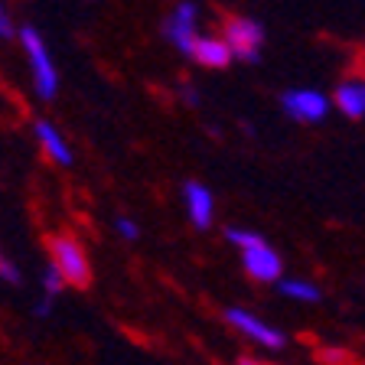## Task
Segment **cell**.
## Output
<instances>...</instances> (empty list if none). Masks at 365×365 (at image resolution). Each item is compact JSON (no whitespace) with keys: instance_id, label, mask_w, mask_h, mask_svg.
Listing matches in <instances>:
<instances>
[{"instance_id":"obj_3","label":"cell","mask_w":365,"mask_h":365,"mask_svg":"<svg viewBox=\"0 0 365 365\" xmlns=\"http://www.w3.org/2000/svg\"><path fill=\"white\" fill-rule=\"evenodd\" d=\"M225 43L235 59L255 62L261 56V43H264V26L248 16H232L225 23Z\"/></svg>"},{"instance_id":"obj_20","label":"cell","mask_w":365,"mask_h":365,"mask_svg":"<svg viewBox=\"0 0 365 365\" xmlns=\"http://www.w3.org/2000/svg\"><path fill=\"white\" fill-rule=\"evenodd\" d=\"M327 359H329V362H342V359H346V352H327Z\"/></svg>"},{"instance_id":"obj_17","label":"cell","mask_w":365,"mask_h":365,"mask_svg":"<svg viewBox=\"0 0 365 365\" xmlns=\"http://www.w3.org/2000/svg\"><path fill=\"white\" fill-rule=\"evenodd\" d=\"M7 36H14V23H10L7 7L0 4V39H7Z\"/></svg>"},{"instance_id":"obj_8","label":"cell","mask_w":365,"mask_h":365,"mask_svg":"<svg viewBox=\"0 0 365 365\" xmlns=\"http://www.w3.org/2000/svg\"><path fill=\"white\" fill-rule=\"evenodd\" d=\"M182 202H186L190 222L196 228H209V225H212L215 199H212V192L205 190L202 182H186V186H182Z\"/></svg>"},{"instance_id":"obj_11","label":"cell","mask_w":365,"mask_h":365,"mask_svg":"<svg viewBox=\"0 0 365 365\" xmlns=\"http://www.w3.org/2000/svg\"><path fill=\"white\" fill-rule=\"evenodd\" d=\"M192 59L196 62H202L205 68H225L228 62L235 59L232 56V49H228V43L225 39H209V36H199V43H196V53H192Z\"/></svg>"},{"instance_id":"obj_2","label":"cell","mask_w":365,"mask_h":365,"mask_svg":"<svg viewBox=\"0 0 365 365\" xmlns=\"http://www.w3.org/2000/svg\"><path fill=\"white\" fill-rule=\"evenodd\" d=\"M49 251H53V264L59 267V274L66 277L68 284H76V287H85V284L91 281L88 255H85V248L76 242V238L56 235L53 242H49Z\"/></svg>"},{"instance_id":"obj_1","label":"cell","mask_w":365,"mask_h":365,"mask_svg":"<svg viewBox=\"0 0 365 365\" xmlns=\"http://www.w3.org/2000/svg\"><path fill=\"white\" fill-rule=\"evenodd\" d=\"M20 43H23V53L30 59V68H33V85H36V95L39 98H56L59 91V76H56V62L46 49L43 36H39L36 26H23L20 30Z\"/></svg>"},{"instance_id":"obj_10","label":"cell","mask_w":365,"mask_h":365,"mask_svg":"<svg viewBox=\"0 0 365 365\" xmlns=\"http://www.w3.org/2000/svg\"><path fill=\"white\" fill-rule=\"evenodd\" d=\"M33 134H36V140H39V147L46 150V157H53L56 163H72V150H68V144L62 140V134L53 128L49 121H36L33 124Z\"/></svg>"},{"instance_id":"obj_9","label":"cell","mask_w":365,"mask_h":365,"mask_svg":"<svg viewBox=\"0 0 365 365\" xmlns=\"http://www.w3.org/2000/svg\"><path fill=\"white\" fill-rule=\"evenodd\" d=\"M336 108L352 121L365 118V78H346L336 88Z\"/></svg>"},{"instance_id":"obj_5","label":"cell","mask_w":365,"mask_h":365,"mask_svg":"<svg viewBox=\"0 0 365 365\" xmlns=\"http://www.w3.org/2000/svg\"><path fill=\"white\" fill-rule=\"evenodd\" d=\"M196 16H199V10H196V4H190V0H182L180 7L170 14V20H167V26H163V33H167V39L180 49V53H186V56H192L196 53V43H199V33H196Z\"/></svg>"},{"instance_id":"obj_19","label":"cell","mask_w":365,"mask_h":365,"mask_svg":"<svg viewBox=\"0 0 365 365\" xmlns=\"http://www.w3.org/2000/svg\"><path fill=\"white\" fill-rule=\"evenodd\" d=\"M180 95H182V101H186V105H199V95L192 88H180Z\"/></svg>"},{"instance_id":"obj_7","label":"cell","mask_w":365,"mask_h":365,"mask_svg":"<svg viewBox=\"0 0 365 365\" xmlns=\"http://www.w3.org/2000/svg\"><path fill=\"white\" fill-rule=\"evenodd\" d=\"M242 261H245V271L261 284H271V281H281V271H284V261L281 255L271 248L267 242L255 245V248H245L242 251Z\"/></svg>"},{"instance_id":"obj_4","label":"cell","mask_w":365,"mask_h":365,"mask_svg":"<svg viewBox=\"0 0 365 365\" xmlns=\"http://www.w3.org/2000/svg\"><path fill=\"white\" fill-rule=\"evenodd\" d=\"M284 114L300 124H319L329 114V98L317 88H290L281 95Z\"/></svg>"},{"instance_id":"obj_13","label":"cell","mask_w":365,"mask_h":365,"mask_svg":"<svg viewBox=\"0 0 365 365\" xmlns=\"http://www.w3.org/2000/svg\"><path fill=\"white\" fill-rule=\"evenodd\" d=\"M225 238H228V242H232V245H238V248H255V245H261V242H264V238H261L258 235V232H248V228H228V232H225Z\"/></svg>"},{"instance_id":"obj_12","label":"cell","mask_w":365,"mask_h":365,"mask_svg":"<svg viewBox=\"0 0 365 365\" xmlns=\"http://www.w3.org/2000/svg\"><path fill=\"white\" fill-rule=\"evenodd\" d=\"M277 290L290 300H300V304H317L319 300V290L310 281H277Z\"/></svg>"},{"instance_id":"obj_18","label":"cell","mask_w":365,"mask_h":365,"mask_svg":"<svg viewBox=\"0 0 365 365\" xmlns=\"http://www.w3.org/2000/svg\"><path fill=\"white\" fill-rule=\"evenodd\" d=\"M49 310H53V297H46V300L36 304V317H49Z\"/></svg>"},{"instance_id":"obj_6","label":"cell","mask_w":365,"mask_h":365,"mask_svg":"<svg viewBox=\"0 0 365 365\" xmlns=\"http://www.w3.org/2000/svg\"><path fill=\"white\" fill-rule=\"evenodd\" d=\"M225 319L238 329V333H245L248 339H255L258 346H267V349H281L284 342H287V339H284L281 329L271 327V323H264V319H258L255 313H248V310L228 307V310H225Z\"/></svg>"},{"instance_id":"obj_21","label":"cell","mask_w":365,"mask_h":365,"mask_svg":"<svg viewBox=\"0 0 365 365\" xmlns=\"http://www.w3.org/2000/svg\"><path fill=\"white\" fill-rule=\"evenodd\" d=\"M238 365H267V362H255V359H242Z\"/></svg>"},{"instance_id":"obj_15","label":"cell","mask_w":365,"mask_h":365,"mask_svg":"<svg viewBox=\"0 0 365 365\" xmlns=\"http://www.w3.org/2000/svg\"><path fill=\"white\" fill-rule=\"evenodd\" d=\"M0 281L20 284V271H16V264L10 258H4V255H0Z\"/></svg>"},{"instance_id":"obj_16","label":"cell","mask_w":365,"mask_h":365,"mask_svg":"<svg viewBox=\"0 0 365 365\" xmlns=\"http://www.w3.org/2000/svg\"><path fill=\"white\" fill-rule=\"evenodd\" d=\"M114 228H118V235L121 238H137L140 235V228H137L134 219H114Z\"/></svg>"},{"instance_id":"obj_14","label":"cell","mask_w":365,"mask_h":365,"mask_svg":"<svg viewBox=\"0 0 365 365\" xmlns=\"http://www.w3.org/2000/svg\"><path fill=\"white\" fill-rule=\"evenodd\" d=\"M62 281H66V277H62V274H59V267H56V264H49V271L43 274V287H46V294H49V297H56V294H59V290H62Z\"/></svg>"}]
</instances>
